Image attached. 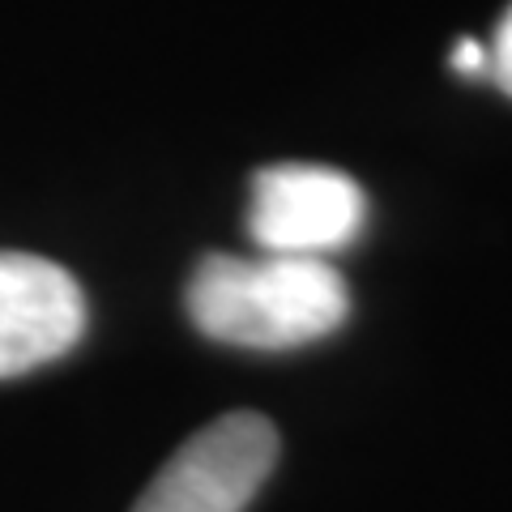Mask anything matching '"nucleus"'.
Masks as SVG:
<instances>
[{
	"mask_svg": "<svg viewBox=\"0 0 512 512\" xmlns=\"http://www.w3.org/2000/svg\"><path fill=\"white\" fill-rule=\"evenodd\" d=\"M188 316L205 338L244 350H295L350 316V286L316 256H205L188 278Z\"/></svg>",
	"mask_w": 512,
	"mask_h": 512,
	"instance_id": "f257e3e1",
	"label": "nucleus"
},
{
	"mask_svg": "<svg viewBox=\"0 0 512 512\" xmlns=\"http://www.w3.org/2000/svg\"><path fill=\"white\" fill-rule=\"evenodd\" d=\"M278 461V431L265 414L235 410L180 444L133 512H244Z\"/></svg>",
	"mask_w": 512,
	"mask_h": 512,
	"instance_id": "f03ea898",
	"label": "nucleus"
},
{
	"mask_svg": "<svg viewBox=\"0 0 512 512\" xmlns=\"http://www.w3.org/2000/svg\"><path fill=\"white\" fill-rule=\"evenodd\" d=\"M367 201L346 171L316 163H278L256 171L248 235L269 256H316L346 248L363 231Z\"/></svg>",
	"mask_w": 512,
	"mask_h": 512,
	"instance_id": "7ed1b4c3",
	"label": "nucleus"
},
{
	"mask_svg": "<svg viewBox=\"0 0 512 512\" xmlns=\"http://www.w3.org/2000/svg\"><path fill=\"white\" fill-rule=\"evenodd\" d=\"M86 295L64 265L0 252V380L35 372L82 342Z\"/></svg>",
	"mask_w": 512,
	"mask_h": 512,
	"instance_id": "20e7f679",
	"label": "nucleus"
},
{
	"mask_svg": "<svg viewBox=\"0 0 512 512\" xmlns=\"http://www.w3.org/2000/svg\"><path fill=\"white\" fill-rule=\"evenodd\" d=\"M487 60H491L487 77L512 99V5H508V13L500 18V26H495V35L487 43Z\"/></svg>",
	"mask_w": 512,
	"mask_h": 512,
	"instance_id": "39448f33",
	"label": "nucleus"
},
{
	"mask_svg": "<svg viewBox=\"0 0 512 512\" xmlns=\"http://www.w3.org/2000/svg\"><path fill=\"white\" fill-rule=\"evenodd\" d=\"M448 64H453L457 73H466V77H487V73H491L487 43H478V39H461V43L453 47V56H448Z\"/></svg>",
	"mask_w": 512,
	"mask_h": 512,
	"instance_id": "423d86ee",
	"label": "nucleus"
}]
</instances>
